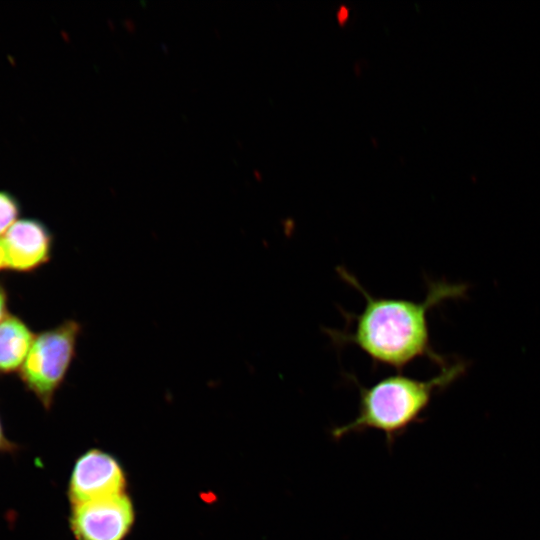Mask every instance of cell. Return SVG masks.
<instances>
[{"label": "cell", "instance_id": "obj_12", "mask_svg": "<svg viewBox=\"0 0 540 540\" xmlns=\"http://www.w3.org/2000/svg\"><path fill=\"white\" fill-rule=\"evenodd\" d=\"M4 267H6V255L2 238H0V270Z\"/></svg>", "mask_w": 540, "mask_h": 540}, {"label": "cell", "instance_id": "obj_4", "mask_svg": "<svg viewBox=\"0 0 540 540\" xmlns=\"http://www.w3.org/2000/svg\"><path fill=\"white\" fill-rule=\"evenodd\" d=\"M134 519L133 503L121 493L73 505L69 522L76 540H123Z\"/></svg>", "mask_w": 540, "mask_h": 540}, {"label": "cell", "instance_id": "obj_9", "mask_svg": "<svg viewBox=\"0 0 540 540\" xmlns=\"http://www.w3.org/2000/svg\"><path fill=\"white\" fill-rule=\"evenodd\" d=\"M19 450V446L11 441L5 434L2 421L0 418V454L2 453H15Z\"/></svg>", "mask_w": 540, "mask_h": 540}, {"label": "cell", "instance_id": "obj_1", "mask_svg": "<svg viewBox=\"0 0 540 540\" xmlns=\"http://www.w3.org/2000/svg\"><path fill=\"white\" fill-rule=\"evenodd\" d=\"M336 271L363 296L365 305L359 314L341 309L346 320L343 330L325 329L334 345H353L370 358L374 367L387 366L398 372L421 357L442 368L447 365L431 346L427 315L445 300L463 297L466 284L427 280L424 300L413 301L375 296L345 267L338 266Z\"/></svg>", "mask_w": 540, "mask_h": 540}, {"label": "cell", "instance_id": "obj_5", "mask_svg": "<svg viewBox=\"0 0 540 540\" xmlns=\"http://www.w3.org/2000/svg\"><path fill=\"white\" fill-rule=\"evenodd\" d=\"M126 477L118 460L111 454L90 449L77 458L68 483L72 505L124 493Z\"/></svg>", "mask_w": 540, "mask_h": 540}, {"label": "cell", "instance_id": "obj_10", "mask_svg": "<svg viewBox=\"0 0 540 540\" xmlns=\"http://www.w3.org/2000/svg\"><path fill=\"white\" fill-rule=\"evenodd\" d=\"M7 296L4 288L0 285V322L7 315L6 314Z\"/></svg>", "mask_w": 540, "mask_h": 540}, {"label": "cell", "instance_id": "obj_7", "mask_svg": "<svg viewBox=\"0 0 540 540\" xmlns=\"http://www.w3.org/2000/svg\"><path fill=\"white\" fill-rule=\"evenodd\" d=\"M34 339L35 335L22 320L7 314L0 322V372L20 369Z\"/></svg>", "mask_w": 540, "mask_h": 540}, {"label": "cell", "instance_id": "obj_8", "mask_svg": "<svg viewBox=\"0 0 540 540\" xmlns=\"http://www.w3.org/2000/svg\"><path fill=\"white\" fill-rule=\"evenodd\" d=\"M18 205L7 193L0 192V236L16 222Z\"/></svg>", "mask_w": 540, "mask_h": 540}, {"label": "cell", "instance_id": "obj_2", "mask_svg": "<svg viewBox=\"0 0 540 540\" xmlns=\"http://www.w3.org/2000/svg\"><path fill=\"white\" fill-rule=\"evenodd\" d=\"M466 365L456 362L442 368L439 375L429 380H419L401 372L386 376L366 387L353 375H347L358 387V411L348 423L331 429L334 440L368 430L383 433L387 446L403 436L415 423L422 422L436 391H442L463 374Z\"/></svg>", "mask_w": 540, "mask_h": 540}, {"label": "cell", "instance_id": "obj_11", "mask_svg": "<svg viewBox=\"0 0 540 540\" xmlns=\"http://www.w3.org/2000/svg\"><path fill=\"white\" fill-rule=\"evenodd\" d=\"M349 17V9L342 5L339 7L338 11H337V20L340 24H343L346 22V20L348 19Z\"/></svg>", "mask_w": 540, "mask_h": 540}, {"label": "cell", "instance_id": "obj_6", "mask_svg": "<svg viewBox=\"0 0 540 540\" xmlns=\"http://www.w3.org/2000/svg\"><path fill=\"white\" fill-rule=\"evenodd\" d=\"M6 267L29 272L47 263L52 254L53 237L47 227L36 220L16 221L2 237Z\"/></svg>", "mask_w": 540, "mask_h": 540}, {"label": "cell", "instance_id": "obj_3", "mask_svg": "<svg viewBox=\"0 0 540 540\" xmlns=\"http://www.w3.org/2000/svg\"><path fill=\"white\" fill-rule=\"evenodd\" d=\"M81 324L73 319L35 336L20 368L26 388L49 410L76 356Z\"/></svg>", "mask_w": 540, "mask_h": 540}]
</instances>
